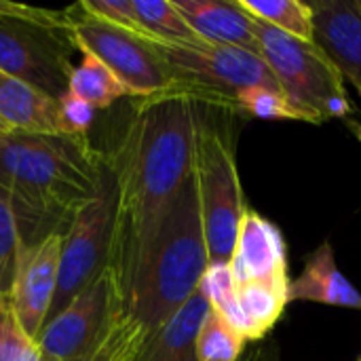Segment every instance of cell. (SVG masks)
<instances>
[{
	"instance_id": "1",
	"label": "cell",
	"mask_w": 361,
	"mask_h": 361,
	"mask_svg": "<svg viewBox=\"0 0 361 361\" xmlns=\"http://www.w3.org/2000/svg\"><path fill=\"white\" fill-rule=\"evenodd\" d=\"M137 99L114 152L106 157L116 190L108 269L121 300L176 197L195 171L197 102L176 91Z\"/></svg>"
},
{
	"instance_id": "2",
	"label": "cell",
	"mask_w": 361,
	"mask_h": 361,
	"mask_svg": "<svg viewBox=\"0 0 361 361\" xmlns=\"http://www.w3.org/2000/svg\"><path fill=\"white\" fill-rule=\"evenodd\" d=\"M104 173L106 159L87 137L0 131V186L15 203L23 243L63 233L97 197Z\"/></svg>"
},
{
	"instance_id": "3",
	"label": "cell",
	"mask_w": 361,
	"mask_h": 361,
	"mask_svg": "<svg viewBox=\"0 0 361 361\" xmlns=\"http://www.w3.org/2000/svg\"><path fill=\"white\" fill-rule=\"evenodd\" d=\"M207 267L209 254L192 171L123 294L125 317L144 336L152 334L197 294Z\"/></svg>"
},
{
	"instance_id": "4",
	"label": "cell",
	"mask_w": 361,
	"mask_h": 361,
	"mask_svg": "<svg viewBox=\"0 0 361 361\" xmlns=\"http://www.w3.org/2000/svg\"><path fill=\"white\" fill-rule=\"evenodd\" d=\"M195 182L209 262H231L237 233L247 212L231 137L201 116L197 104Z\"/></svg>"
},
{
	"instance_id": "5",
	"label": "cell",
	"mask_w": 361,
	"mask_h": 361,
	"mask_svg": "<svg viewBox=\"0 0 361 361\" xmlns=\"http://www.w3.org/2000/svg\"><path fill=\"white\" fill-rule=\"evenodd\" d=\"M152 47L173 76L178 91L199 104L235 108V95L243 89L267 87L283 91L258 53L228 44L169 47L152 42Z\"/></svg>"
},
{
	"instance_id": "6",
	"label": "cell",
	"mask_w": 361,
	"mask_h": 361,
	"mask_svg": "<svg viewBox=\"0 0 361 361\" xmlns=\"http://www.w3.org/2000/svg\"><path fill=\"white\" fill-rule=\"evenodd\" d=\"M256 34L260 55L296 106L315 112L324 121L345 118L351 112L345 78L315 40L290 36L260 19H256Z\"/></svg>"
},
{
	"instance_id": "7",
	"label": "cell",
	"mask_w": 361,
	"mask_h": 361,
	"mask_svg": "<svg viewBox=\"0 0 361 361\" xmlns=\"http://www.w3.org/2000/svg\"><path fill=\"white\" fill-rule=\"evenodd\" d=\"M114 220L116 190L112 169L106 161V173L97 197L72 216L61 235L57 290L49 311V319L63 311L110 267Z\"/></svg>"
},
{
	"instance_id": "8",
	"label": "cell",
	"mask_w": 361,
	"mask_h": 361,
	"mask_svg": "<svg viewBox=\"0 0 361 361\" xmlns=\"http://www.w3.org/2000/svg\"><path fill=\"white\" fill-rule=\"evenodd\" d=\"M78 13L70 11L68 34L78 51L95 55L106 63L137 97H152L163 93H180L173 76L157 55L150 40L110 25L76 4Z\"/></svg>"
},
{
	"instance_id": "9",
	"label": "cell",
	"mask_w": 361,
	"mask_h": 361,
	"mask_svg": "<svg viewBox=\"0 0 361 361\" xmlns=\"http://www.w3.org/2000/svg\"><path fill=\"white\" fill-rule=\"evenodd\" d=\"M123 315L121 294L110 269L40 330L36 345L42 361H87Z\"/></svg>"
},
{
	"instance_id": "10",
	"label": "cell",
	"mask_w": 361,
	"mask_h": 361,
	"mask_svg": "<svg viewBox=\"0 0 361 361\" xmlns=\"http://www.w3.org/2000/svg\"><path fill=\"white\" fill-rule=\"evenodd\" d=\"M72 38L63 30L0 15V72L15 76L53 99L70 85Z\"/></svg>"
},
{
	"instance_id": "11",
	"label": "cell",
	"mask_w": 361,
	"mask_h": 361,
	"mask_svg": "<svg viewBox=\"0 0 361 361\" xmlns=\"http://www.w3.org/2000/svg\"><path fill=\"white\" fill-rule=\"evenodd\" d=\"M61 235L51 233L34 243H23L19 250L8 300L19 324L34 341L44 328L55 298Z\"/></svg>"
},
{
	"instance_id": "12",
	"label": "cell",
	"mask_w": 361,
	"mask_h": 361,
	"mask_svg": "<svg viewBox=\"0 0 361 361\" xmlns=\"http://www.w3.org/2000/svg\"><path fill=\"white\" fill-rule=\"evenodd\" d=\"M286 254L288 252L281 231L271 220L247 209L243 214L237 243L228 262L237 286L247 281L290 286Z\"/></svg>"
},
{
	"instance_id": "13",
	"label": "cell",
	"mask_w": 361,
	"mask_h": 361,
	"mask_svg": "<svg viewBox=\"0 0 361 361\" xmlns=\"http://www.w3.org/2000/svg\"><path fill=\"white\" fill-rule=\"evenodd\" d=\"M315 42L361 93V0L311 2Z\"/></svg>"
},
{
	"instance_id": "14",
	"label": "cell",
	"mask_w": 361,
	"mask_h": 361,
	"mask_svg": "<svg viewBox=\"0 0 361 361\" xmlns=\"http://www.w3.org/2000/svg\"><path fill=\"white\" fill-rule=\"evenodd\" d=\"M186 23L209 44L239 47L260 55L256 19L239 0H171Z\"/></svg>"
},
{
	"instance_id": "15",
	"label": "cell",
	"mask_w": 361,
	"mask_h": 361,
	"mask_svg": "<svg viewBox=\"0 0 361 361\" xmlns=\"http://www.w3.org/2000/svg\"><path fill=\"white\" fill-rule=\"evenodd\" d=\"M302 300L361 311L360 290L341 273L330 241H324L309 256L302 273L290 281L288 305Z\"/></svg>"
},
{
	"instance_id": "16",
	"label": "cell",
	"mask_w": 361,
	"mask_h": 361,
	"mask_svg": "<svg viewBox=\"0 0 361 361\" xmlns=\"http://www.w3.org/2000/svg\"><path fill=\"white\" fill-rule=\"evenodd\" d=\"M0 123L13 131L61 133L57 99L4 72H0Z\"/></svg>"
},
{
	"instance_id": "17",
	"label": "cell",
	"mask_w": 361,
	"mask_h": 361,
	"mask_svg": "<svg viewBox=\"0 0 361 361\" xmlns=\"http://www.w3.org/2000/svg\"><path fill=\"white\" fill-rule=\"evenodd\" d=\"M209 313L207 298L197 294L161 328L148 334L131 361H195V343Z\"/></svg>"
},
{
	"instance_id": "18",
	"label": "cell",
	"mask_w": 361,
	"mask_h": 361,
	"mask_svg": "<svg viewBox=\"0 0 361 361\" xmlns=\"http://www.w3.org/2000/svg\"><path fill=\"white\" fill-rule=\"evenodd\" d=\"M288 288L271 281H247L237 286V305L241 313L239 332L245 341H262L283 315Z\"/></svg>"
},
{
	"instance_id": "19",
	"label": "cell",
	"mask_w": 361,
	"mask_h": 361,
	"mask_svg": "<svg viewBox=\"0 0 361 361\" xmlns=\"http://www.w3.org/2000/svg\"><path fill=\"white\" fill-rule=\"evenodd\" d=\"M133 11L142 36L157 44L203 47L209 44L186 23L171 0H133Z\"/></svg>"
},
{
	"instance_id": "20",
	"label": "cell",
	"mask_w": 361,
	"mask_h": 361,
	"mask_svg": "<svg viewBox=\"0 0 361 361\" xmlns=\"http://www.w3.org/2000/svg\"><path fill=\"white\" fill-rule=\"evenodd\" d=\"M68 91L85 99L95 110L110 108L121 97H133L127 85L95 55L82 51V59L70 74Z\"/></svg>"
},
{
	"instance_id": "21",
	"label": "cell",
	"mask_w": 361,
	"mask_h": 361,
	"mask_svg": "<svg viewBox=\"0 0 361 361\" xmlns=\"http://www.w3.org/2000/svg\"><path fill=\"white\" fill-rule=\"evenodd\" d=\"M243 8L262 23L290 36L313 42L315 25L311 4L300 0H239Z\"/></svg>"
},
{
	"instance_id": "22",
	"label": "cell",
	"mask_w": 361,
	"mask_h": 361,
	"mask_svg": "<svg viewBox=\"0 0 361 361\" xmlns=\"http://www.w3.org/2000/svg\"><path fill=\"white\" fill-rule=\"evenodd\" d=\"M233 110H239L256 118H269V121H302L315 125L324 123V118L317 116L315 112L296 106L283 91H275L267 87H252L239 91L235 95Z\"/></svg>"
},
{
	"instance_id": "23",
	"label": "cell",
	"mask_w": 361,
	"mask_h": 361,
	"mask_svg": "<svg viewBox=\"0 0 361 361\" xmlns=\"http://www.w3.org/2000/svg\"><path fill=\"white\" fill-rule=\"evenodd\" d=\"M243 347L245 338L218 311L209 307V313L197 334L195 361H239L243 355Z\"/></svg>"
},
{
	"instance_id": "24",
	"label": "cell",
	"mask_w": 361,
	"mask_h": 361,
	"mask_svg": "<svg viewBox=\"0 0 361 361\" xmlns=\"http://www.w3.org/2000/svg\"><path fill=\"white\" fill-rule=\"evenodd\" d=\"M199 292L207 298L209 307L218 311L237 332L241 326V313L237 305V281L228 262H209L205 269ZM241 334V332H239Z\"/></svg>"
},
{
	"instance_id": "25",
	"label": "cell",
	"mask_w": 361,
	"mask_h": 361,
	"mask_svg": "<svg viewBox=\"0 0 361 361\" xmlns=\"http://www.w3.org/2000/svg\"><path fill=\"white\" fill-rule=\"evenodd\" d=\"M21 245L23 239L15 203L11 195L0 186V294L4 296L11 294Z\"/></svg>"
},
{
	"instance_id": "26",
	"label": "cell",
	"mask_w": 361,
	"mask_h": 361,
	"mask_svg": "<svg viewBox=\"0 0 361 361\" xmlns=\"http://www.w3.org/2000/svg\"><path fill=\"white\" fill-rule=\"evenodd\" d=\"M0 361H42L36 341L23 330L4 294H0Z\"/></svg>"
},
{
	"instance_id": "27",
	"label": "cell",
	"mask_w": 361,
	"mask_h": 361,
	"mask_svg": "<svg viewBox=\"0 0 361 361\" xmlns=\"http://www.w3.org/2000/svg\"><path fill=\"white\" fill-rule=\"evenodd\" d=\"M59 125L63 135H74V137H87L89 129L95 123V108L89 106L85 99L78 95L66 91L59 99Z\"/></svg>"
},
{
	"instance_id": "28",
	"label": "cell",
	"mask_w": 361,
	"mask_h": 361,
	"mask_svg": "<svg viewBox=\"0 0 361 361\" xmlns=\"http://www.w3.org/2000/svg\"><path fill=\"white\" fill-rule=\"evenodd\" d=\"M78 6L85 13H89L110 25H116L121 30L142 36V30L137 25L135 11H133V0H82Z\"/></svg>"
},
{
	"instance_id": "29",
	"label": "cell",
	"mask_w": 361,
	"mask_h": 361,
	"mask_svg": "<svg viewBox=\"0 0 361 361\" xmlns=\"http://www.w3.org/2000/svg\"><path fill=\"white\" fill-rule=\"evenodd\" d=\"M0 15L40 23V25H47L53 30H63V32H68V25H70V11H51V8L17 4V2H8V0H0Z\"/></svg>"
},
{
	"instance_id": "30",
	"label": "cell",
	"mask_w": 361,
	"mask_h": 361,
	"mask_svg": "<svg viewBox=\"0 0 361 361\" xmlns=\"http://www.w3.org/2000/svg\"><path fill=\"white\" fill-rule=\"evenodd\" d=\"M239 361H279V355H277V351H275L273 345H262V347H258V349L241 355Z\"/></svg>"
},
{
	"instance_id": "31",
	"label": "cell",
	"mask_w": 361,
	"mask_h": 361,
	"mask_svg": "<svg viewBox=\"0 0 361 361\" xmlns=\"http://www.w3.org/2000/svg\"><path fill=\"white\" fill-rule=\"evenodd\" d=\"M0 131H8V129H6V127H4V125L0 123Z\"/></svg>"
},
{
	"instance_id": "32",
	"label": "cell",
	"mask_w": 361,
	"mask_h": 361,
	"mask_svg": "<svg viewBox=\"0 0 361 361\" xmlns=\"http://www.w3.org/2000/svg\"><path fill=\"white\" fill-rule=\"evenodd\" d=\"M355 131H357V135H360V140H361V127H357Z\"/></svg>"
}]
</instances>
